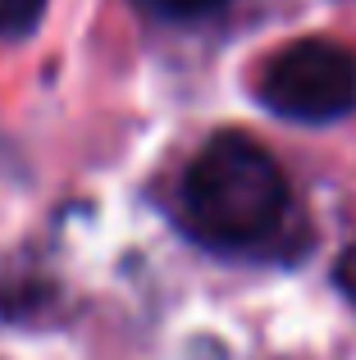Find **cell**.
I'll return each mask as SVG.
<instances>
[{"instance_id":"obj_3","label":"cell","mask_w":356,"mask_h":360,"mask_svg":"<svg viewBox=\"0 0 356 360\" xmlns=\"http://www.w3.org/2000/svg\"><path fill=\"white\" fill-rule=\"evenodd\" d=\"M46 0H0V32L5 37H27L42 23Z\"/></svg>"},{"instance_id":"obj_2","label":"cell","mask_w":356,"mask_h":360,"mask_svg":"<svg viewBox=\"0 0 356 360\" xmlns=\"http://www.w3.org/2000/svg\"><path fill=\"white\" fill-rule=\"evenodd\" d=\"M256 91L293 123H333L356 110V60L324 37H302L265 64Z\"/></svg>"},{"instance_id":"obj_4","label":"cell","mask_w":356,"mask_h":360,"mask_svg":"<svg viewBox=\"0 0 356 360\" xmlns=\"http://www.w3.org/2000/svg\"><path fill=\"white\" fill-rule=\"evenodd\" d=\"M146 5H155L160 14H174V18H196L205 9H215L220 0H146Z\"/></svg>"},{"instance_id":"obj_1","label":"cell","mask_w":356,"mask_h":360,"mask_svg":"<svg viewBox=\"0 0 356 360\" xmlns=\"http://www.w3.org/2000/svg\"><path fill=\"white\" fill-rule=\"evenodd\" d=\"M288 214V178L260 141L220 132L183 174V219L205 246L247 251L269 242Z\"/></svg>"}]
</instances>
